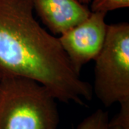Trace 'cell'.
Masks as SVG:
<instances>
[{"label":"cell","mask_w":129,"mask_h":129,"mask_svg":"<svg viewBox=\"0 0 129 129\" xmlns=\"http://www.w3.org/2000/svg\"><path fill=\"white\" fill-rule=\"evenodd\" d=\"M106 16V13L91 12L85 19L58 37L73 68L78 75L85 64L95 60L104 45L108 25Z\"/></svg>","instance_id":"277c9868"},{"label":"cell","mask_w":129,"mask_h":129,"mask_svg":"<svg viewBox=\"0 0 129 129\" xmlns=\"http://www.w3.org/2000/svg\"><path fill=\"white\" fill-rule=\"evenodd\" d=\"M110 124V123H109ZM110 129H123L120 126L118 125H111L110 124Z\"/></svg>","instance_id":"9c48e42d"},{"label":"cell","mask_w":129,"mask_h":129,"mask_svg":"<svg viewBox=\"0 0 129 129\" xmlns=\"http://www.w3.org/2000/svg\"><path fill=\"white\" fill-rule=\"evenodd\" d=\"M32 0H0V72L36 80L57 101L85 105L90 85L73 68L58 37L34 16Z\"/></svg>","instance_id":"6da1fadb"},{"label":"cell","mask_w":129,"mask_h":129,"mask_svg":"<svg viewBox=\"0 0 129 129\" xmlns=\"http://www.w3.org/2000/svg\"><path fill=\"white\" fill-rule=\"evenodd\" d=\"M90 10L92 12H103L128 8L129 0H90Z\"/></svg>","instance_id":"52a82bcc"},{"label":"cell","mask_w":129,"mask_h":129,"mask_svg":"<svg viewBox=\"0 0 129 129\" xmlns=\"http://www.w3.org/2000/svg\"><path fill=\"white\" fill-rule=\"evenodd\" d=\"M110 120L106 111L96 110L78 125L77 129H110Z\"/></svg>","instance_id":"8992f818"},{"label":"cell","mask_w":129,"mask_h":129,"mask_svg":"<svg viewBox=\"0 0 129 129\" xmlns=\"http://www.w3.org/2000/svg\"><path fill=\"white\" fill-rule=\"evenodd\" d=\"M120 105L119 113L113 120H110V124L120 126L123 129H129V101Z\"/></svg>","instance_id":"ba28073f"},{"label":"cell","mask_w":129,"mask_h":129,"mask_svg":"<svg viewBox=\"0 0 129 129\" xmlns=\"http://www.w3.org/2000/svg\"><path fill=\"white\" fill-rule=\"evenodd\" d=\"M94 89L106 106L129 101V24L108 25L101 50L95 60Z\"/></svg>","instance_id":"3957f363"},{"label":"cell","mask_w":129,"mask_h":129,"mask_svg":"<svg viewBox=\"0 0 129 129\" xmlns=\"http://www.w3.org/2000/svg\"><path fill=\"white\" fill-rule=\"evenodd\" d=\"M1 74L0 129L57 128V99L45 86L32 79Z\"/></svg>","instance_id":"7a4b0ae2"},{"label":"cell","mask_w":129,"mask_h":129,"mask_svg":"<svg viewBox=\"0 0 129 129\" xmlns=\"http://www.w3.org/2000/svg\"><path fill=\"white\" fill-rule=\"evenodd\" d=\"M34 11L53 35H61L90 14L79 0H32Z\"/></svg>","instance_id":"5b68a950"},{"label":"cell","mask_w":129,"mask_h":129,"mask_svg":"<svg viewBox=\"0 0 129 129\" xmlns=\"http://www.w3.org/2000/svg\"><path fill=\"white\" fill-rule=\"evenodd\" d=\"M82 4L83 5H88V4H90V0H79Z\"/></svg>","instance_id":"30bf717a"},{"label":"cell","mask_w":129,"mask_h":129,"mask_svg":"<svg viewBox=\"0 0 129 129\" xmlns=\"http://www.w3.org/2000/svg\"><path fill=\"white\" fill-rule=\"evenodd\" d=\"M1 77H2V74L0 73V80H1Z\"/></svg>","instance_id":"8fae6325"}]
</instances>
